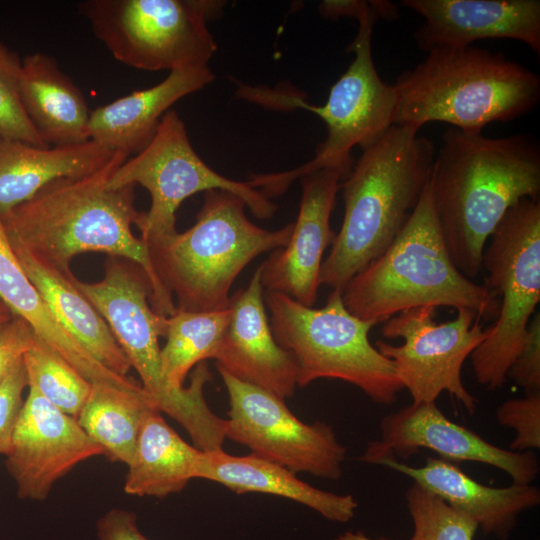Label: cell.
I'll return each mask as SVG.
<instances>
[{
    "mask_svg": "<svg viewBox=\"0 0 540 540\" xmlns=\"http://www.w3.org/2000/svg\"><path fill=\"white\" fill-rule=\"evenodd\" d=\"M128 156L116 151L97 172L56 179L30 199L0 212L11 244L68 273L74 256L101 252L137 263L147 274L151 308L162 316L176 311L172 295L159 281L146 243L132 232L143 212L135 207V186L112 188L108 181Z\"/></svg>",
    "mask_w": 540,
    "mask_h": 540,
    "instance_id": "6da1fadb",
    "label": "cell"
},
{
    "mask_svg": "<svg viewBox=\"0 0 540 540\" xmlns=\"http://www.w3.org/2000/svg\"><path fill=\"white\" fill-rule=\"evenodd\" d=\"M429 182L449 255L472 280L507 210L525 198L539 200L540 145L529 134L492 138L449 127Z\"/></svg>",
    "mask_w": 540,
    "mask_h": 540,
    "instance_id": "7a4b0ae2",
    "label": "cell"
},
{
    "mask_svg": "<svg viewBox=\"0 0 540 540\" xmlns=\"http://www.w3.org/2000/svg\"><path fill=\"white\" fill-rule=\"evenodd\" d=\"M418 131L392 125L362 150L342 180L343 222L322 262L320 285L342 292L402 230L429 181L436 155L433 141Z\"/></svg>",
    "mask_w": 540,
    "mask_h": 540,
    "instance_id": "3957f363",
    "label": "cell"
},
{
    "mask_svg": "<svg viewBox=\"0 0 540 540\" xmlns=\"http://www.w3.org/2000/svg\"><path fill=\"white\" fill-rule=\"evenodd\" d=\"M393 85V125L416 129L443 122L480 133L493 122L530 113L540 101L537 73L502 52L474 45L432 50Z\"/></svg>",
    "mask_w": 540,
    "mask_h": 540,
    "instance_id": "277c9868",
    "label": "cell"
},
{
    "mask_svg": "<svg viewBox=\"0 0 540 540\" xmlns=\"http://www.w3.org/2000/svg\"><path fill=\"white\" fill-rule=\"evenodd\" d=\"M342 300L355 317L377 323L422 306L467 308L480 317L497 316L500 307L491 290L464 276L453 263L429 181L402 230L380 256L353 276Z\"/></svg>",
    "mask_w": 540,
    "mask_h": 540,
    "instance_id": "5b68a950",
    "label": "cell"
},
{
    "mask_svg": "<svg viewBox=\"0 0 540 540\" xmlns=\"http://www.w3.org/2000/svg\"><path fill=\"white\" fill-rule=\"evenodd\" d=\"M74 282L108 324L159 411L182 425L195 447L221 449L227 420L205 400L203 389L212 379L207 363L196 365L188 387L174 388L164 378L159 338L165 337L166 317L151 308L152 288L145 271L129 259L108 256L100 281L87 283L75 277Z\"/></svg>",
    "mask_w": 540,
    "mask_h": 540,
    "instance_id": "8992f818",
    "label": "cell"
},
{
    "mask_svg": "<svg viewBox=\"0 0 540 540\" xmlns=\"http://www.w3.org/2000/svg\"><path fill=\"white\" fill-rule=\"evenodd\" d=\"M245 203L225 190H208L196 222L146 243L154 271L177 301L176 308L190 312L227 309L230 288L251 260L283 248L293 223L266 230L245 214Z\"/></svg>",
    "mask_w": 540,
    "mask_h": 540,
    "instance_id": "52a82bcc",
    "label": "cell"
},
{
    "mask_svg": "<svg viewBox=\"0 0 540 540\" xmlns=\"http://www.w3.org/2000/svg\"><path fill=\"white\" fill-rule=\"evenodd\" d=\"M394 6L379 0L370 11L361 15L358 32L348 51L354 59L330 88L322 106L308 104L301 94L254 88L241 85V97L277 109L301 108L315 113L325 123L327 136L307 163L286 172L251 175L248 183L260 188L267 198L283 194L301 176L324 167L354 163L351 150L363 149L380 139L393 125L396 92L393 83L384 82L373 62L371 39L379 19L392 21Z\"/></svg>",
    "mask_w": 540,
    "mask_h": 540,
    "instance_id": "ba28073f",
    "label": "cell"
},
{
    "mask_svg": "<svg viewBox=\"0 0 540 540\" xmlns=\"http://www.w3.org/2000/svg\"><path fill=\"white\" fill-rule=\"evenodd\" d=\"M264 301L275 340L296 363L297 386L321 378L340 379L376 403L396 401L403 386L394 364L369 340L371 328L378 323L352 315L341 291L333 290L326 305L318 309L268 290Z\"/></svg>",
    "mask_w": 540,
    "mask_h": 540,
    "instance_id": "9c48e42d",
    "label": "cell"
},
{
    "mask_svg": "<svg viewBox=\"0 0 540 540\" xmlns=\"http://www.w3.org/2000/svg\"><path fill=\"white\" fill-rule=\"evenodd\" d=\"M223 5L213 0H85L78 10L119 62L171 72L208 66L217 43L207 21Z\"/></svg>",
    "mask_w": 540,
    "mask_h": 540,
    "instance_id": "30bf717a",
    "label": "cell"
},
{
    "mask_svg": "<svg viewBox=\"0 0 540 540\" xmlns=\"http://www.w3.org/2000/svg\"><path fill=\"white\" fill-rule=\"evenodd\" d=\"M489 239L482 268L500 307L489 336L470 358L478 383L495 390L505 384L540 301L539 200L525 198L509 208Z\"/></svg>",
    "mask_w": 540,
    "mask_h": 540,
    "instance_id": "8fae6325",
    "label": "cell"
},
{
    "mask_svg": "<svg viewBox=\"0 0 540 540\" xmlns=\"http://www.w3.org/2000/svg\"><path fill=\"white\" fill-rule=\"evenodd\" d=\"M141 185L151 196L137 227L140 238L153 242L176 230V211L188 197L208 190H225L240 197L258 219L271 218L277 205L247 181L226 178L211 169L195 152L184 122L174 110L162 117L150 143L112 173V188Z\"/></svg>",
    "mask_w": 540,
    "mask_h": 540,
    "instance_id": "7c38bea8",
    "label": "cell"
},
{
    "mask_svg": "<svg viewBox=\"0 0 540 540\" xmlns=\"http://www.w3.org/2000/svg\"><path fill=\"white\" fill-rule=\"evenodd\" d=\"M435 310L422 306L392 316L382 327V335L402 338L403 344L377 340L375 347L393 362L412 403L435 402L445 391L473 414L477 399L464 386L461 369L466 358L489 336L491 326L484 328L481 317L467 308L457 309L453 320L436 323Z\"/></svg>",
    "mask_w": 540,
    "mask_h": 540,
    "instance_id": "4fadbf2b",
    "label": "cell"
},
{
    "mask_svg": "<svg viewBox=\"0 0 540 540\" xmlns=\"http://www.w3.org/2000/svg\"><path fill=\"white\" fill-rule=\"evenodd\" d=\"M230 409L226 438L248 447L252 454L296 472L338 480L346 448L331 425L307 424L286 406L284 399L241 381L222 368Z\"/></svg>",
    "mask_w": 540,
    "mask_h": 540,
    "instance_id": "5bb4252c",
    "label": "cell"
},
{
    "mask_svg": "<svg viewBox=\"0 0 540 540\" xmlns=\"http://www.w3.org/2000/svg\"><path fill=\"white\" fill-rule=\"evenodd\" d=\"M381 438L368 444L359 458L377 464L395 455L408 458L420 448L457 461H473L506 472L515 484H531L539 473L532 451L515 452L491 444L472 430L449 420L435 402L419 403L383 417Z\"/></svg>",
    "mask_w": 540,
    "mask_h": 540,
    "instance_id": "9a60e30c",
    "label": "cell"
},
{
    "mask_svg": "<svg viewBox=\"0 0 540 540\" xmlns=\"http://www.w3.org/2000/svg\"><path fill=\"white\" fill-rule=\"evenodd\" d=\"M28 389L5 455L6 467L20 498L41 501L60 478L104 450L75 417Z\"/></svg>",
    "mask_w": 540,
    "mask_h": 540,
    "instance_id": "2e32d148",
    "label": "cell"
},
{
    "mask_svg": "<svg viewBox=\"0 0 540 540\" xmlns=\"http://www.w3.org/2000/svg\"><path fill=\"white\" fill-rule=\"evenodd\" d=\"M353 164L332 165L300 177L302 196L290 239L259 266L261 283L268 291L283 293L307 307L314 305L322 257L336 237L330 216L341 181Z\"/></svg>",
    "mask_w": 540,
    "mask_h": 540,
    "instance_id": "e0dca14e",
    "label": "cell"
},
{
    "mask_svg": "<svg viewBox=\"0 0 540 540\" xmlns=\"http://www.w3.org/2000/svg\"><path fill=\"white\" fill-rule=\"evenodd\" d=\"M424 18L414 32L427 53L464 48L482 39H511L540 54L539 0H402Z\"/></svg>",
    "mask_w": 540,
    "mask_h": 540,
    "instance_id": "ac0fdd59",
    "label": "cell"
},
{
    "mask_svg": "<svg viewBox=\"0 0 540 540\" xmlns=\"http://www.w3.org/2000/svg\"><path fill=\"white\" fill-rule=\"evenodd\" d=\"M260 274L258 267L248 286L230 296L229 322L214 359L233 377L285 399L295 392L298 369L274 338Z\"/></svg>",
    "mask_w": 540,
    "mask_h": 540,
    "instance_id": "d6986e66",
    "label": "cell"
},
{
    "mask_svg": "<svg viewBox=\"0 0 540 540\" xmlns=\"http://www.w3.org/2000/svg\"><path fill=\"white\" fill-rule=\"evenodd\" d=\"M377 464L412 478L414 483L470 517L483 534L500 540L510 536L520 514L540 503V490L536 486L515 483L507 487L487 486L443 458L430 457L422 467L408 466L394 457H385Z\"/></svg>",
    "mask_w": 540,
    "mask_h": 540,
    "instance_id": "ffe728a7",
    "label": "cell"
},
{
    "mask_svg": "<svg viewBox=\"0 0 540 540\" xmlns=\"http://www.w3.org/2000/svg\"><path fill=\"white\" fill-rule=\"evenodd\" d=\"M215 78L208 66L174 70L160 83L97 107L90 113L89 139L127 156L142 151L170 107Z\"/></svg>",
    "mask_w": 540,
    "mask_h": 540,
    "instance_id": "44dd1931",
    "label": "cell"
},
{
    "mask_svg": "<svg viewBox=\"0 0 540 540\" xmlns=\"http://www.w3.org/2000/svg\"><path fill=\"white\" fill-rule=\"evenodd\" d=\"M20 97L41 140L53 146L89 141L85 97L55 58L34 52L22 59Z\"/></svg>",
    "mask_w": 540,
    "mask_h": 540,
    "instance_id": "7402d4cb",
    "label": "cell"
},
{
    "mask_svg": "<svg viewBox=\"0 0 540 540\" xmlns=\"http://www.w3.org/2000/svg\"><path fill=\"white\" fill-rule=\"evenodd\" d=\"M198 479L220 483L238 494L261 492L284 497L339 523L350 521L358 507L352 495L315 488L286 467L252 453L234 456L222 448L204 451Z\"/></svg>",
    "mask_w": 540,
    "mask_h": 540,
    "instance_id": "603a6c76",
    "label": "cell"
},
{
    "mask_svg": "<svg viewBox=\"0 0 540 540\" xmlns=\"http://www.w3.org/2000/svg\"><path fill=\"white\" fill-rule=\"evenodd\" d=\"M115 153L92 140L38 147L0 138V212L30 199L56 179L97 172Z\"/></svg>",
    "mask_w": 540,
    "mask_h": 540,
    "instance_id": "cb8c5ba5",
    "label": "cell"
},
{
    "mask_svg": "<svg viewBox=\"0 0 540 540\" xmlns=\"http://www.w3.org/2000/svg\"><path fill=\"white\" fill-rule=\"evenodd\" d=\"M11 246L27 277L66 329L106 368L127 376L132 368L129 360L104 318L76 286L73 273L61 272L25 249Z\"/></svg>",
    "mask_w": 540,
    "mask_h": 540,
    "instance_id": "d4e9b609",
    "label": "cell"
},
{
    "mask_svg": "<svg viewBox=\"0 0 540 540\" xmlns=\"http://www.w3.org/2000/svg\"><path fill=\"white\" fill-rule=\"evenodd\" d=\"M203 450L188 444L161 415L144 419L124 483L134 496L163 498L185 488L199 476Z\"/></svg>",
    "mask_w": 540,
    "mask_h": 540,
    "instance_id": "484cf974",
    "label": "cell"
},
{
    "mask_svg": "<svg viewBox=\"0 0 540 540\" xmlns=\"http://www.w3.org/2000/svg\"><path fill=\"white\" fill-rule=\"evenodd\" d=\"M153 411L159 409L144 389L128 391L92 384L76 419L86 434L104 450V456L128 465L142 423Z\"/></svg>",
    "mask_w": 540,
    "mask_h": 540,
    "instance_id": "4316f807",
    "label": "cell"
},
{
    "mask_svg": "<svg viewBox=\"0 0 540 540\" xmlns=\"http://www.w3.org/2000/svg\"><path fill=\"white\" fill-rule=\"evenodd\" d=\"M230 318L229 308L190 312L176 309L166 317V344L161 348L164 378L174 388H183L189 371L215 357Z\"/></svg>",
    "mask_w": 540,
    "mask_h": 540,
    "instance_id": "83f0119b",
    "label": "cell"
},
{
    "mask_svg": "<svg viewBox=\"0 0 540 540\" xmlns=\"http://www.w3.org/2000/svg\"><path fill=\"white\" fill-rule=\"evenodd\" d=\"M28 387L62 412L77 418L92 384L39 340L23 358Z\"/></svg>",
    "mask_w": 540,
    "mask_h": 540,
    "instance_id": "f1b7e54d",
    "label": "cell"
},
{
    "mask_svg": "<svg viewBox=\"0 0 540 540\" xmlns=\"http://www.w3.org/2000/svg\"><path fill=\"white\" fill-rule=\"evenodd\" d=\"M405 499L413 522L410 540H473L477 524L419 484L407 489Z\"/></svg>",
    "mask_w": 540,
    "mask_h": 540,
    "instance_id": "f546056e",
    "label": "cell"
},
{
    "mask_svg": "<svg viewBox=\"0 0 540 540\" xmlns=\"http://www.w3.org/2000/svg\"><path fill=\"white\" fill-rule=\"evenodd\" d=\"M22 59L0 41V138L48 147L28 118L20 97Z\"/></svg>",
    "mask_w": 540,
    "mask_h": 540,
    "instance_id": "4dcf8cb0",
    "label": "cell"
},
{
    "mask_svg": "<svg viewBox=\"0 0 540 540\" xmlns=\"http://www.w3.org/2000/svg\"><path fill=\"white\" fill-rule=\"evenodd\" d=\"M499 425L515 430L509 450L525 452L540 448V392L504 401L496 411Z\"/></svg>",
    "mask_w": 540,
    "mask_h": 540,
    "instance_id": "1f68e13d",
    "label": "cell"
},
{
    "mask_svg": "<svg viewBox=\"0 0 540 540\" xmlns=\"http://www.w3.org/2000/svg\"><path fill=\"white\" fill-rule=\"evenodd\" d=\"M507 378L522 387L527 394L540 392V314L531 317L522 346L511 363Z\"/></svg>",
    "mask_w": 540,
    "mask_h": 540,
    "instance_id": "d6a6232c",
    "label": "cell"
},
{
    "mask_svg": "<svg viewBox=\"0 0 540 540\" xmlns=\"http://www.w3.org/2000/svg\"><path fill=\"white\" fill-rule=\"evenodd\" d=\"M28 387L24 362L18 363L0 383V455H6Z\"/></svg>",
    "mask_w": 540,
    "mask_h": 540,
    "instance_id": "836d02e7",
    "label": "cell"
},
{
    "mask_svg": "<svg viewBox=\"0 0 540 540\" xmlns=\"http://www.w3.org/2000/svg\"><path fill=\"white\" fill-rule=\"evenodd\" d=\"M37 340L33 329L19 316L0 326V383L23 361Z\"/></svg>",
    "mask_w": 540,
    "mask_h": 540,
    "instance_id": "e575fe53",
    "label": "cell"
},
{
    "mask_svg": "<svg viewBox=\"0 0 540 540\" xmlns=\"http://www.w3.org/2000/svg\"><path fill=\"white\" fill-rule=\"evenodd\" d=\"M96 528L98 540H149L139 531L136 515L123 509L106 512Z\"/></svg>",
    "mask_w": 540,
    "mask_h": 540,
    "instance_id": "d590c367",
    "label": "cell"
},
{
    "mask_svg": "<svg viewBox=\"0 0 540 540\" xmlns=\"http://www.w3.org/2000/svg\"><path fill=\"white\" fill-rule=\"evenodd\" d=\"M377 0H326L319 5L320 13L331 19L340 17H354L358 19L361 15L373 9Z\"/></svg>",
    "mask_w": 540,
    "mask_h": 540,
    "instance_id": "8d00e7d4",
    "label": "cell"
},
{
    "mask_svg": "<svg viewBox=\"0 0 540 540\" xmlns=\"http://www.w3.org/2000/svg\"><path fill=\"white\" fill-rule=\"evenodd\" d=\"M335 540H373V539L367 537L361 531H357V532L348 531L339 535ZM379 540H389V539L381 538Z\"/></svg>",
    "mask_w": 540,
    "mask_h": 540,
    "instance_id": "74e56055",
    "label": "cell"
},
{
    "mask_svg": "<svg viewBox=\"0 0 540 540\" xmlns=\"http://www.w3.org/2000/svg\"><path fill=\"white\" fill-rule=\"evenodd\" d=\"M14 316H15L14 313L0 299V326L10 321Z\"/></svg>",
    "mask_w": 540,
    "mask_h": 540,
    "instance_id": "f35d334b",
    "label": "cell"
}]
</instances>
